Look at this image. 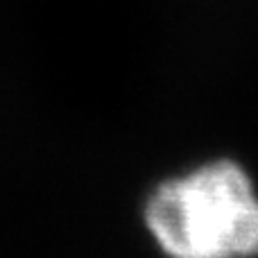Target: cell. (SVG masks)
I'll return each mask as SVG.
<instances>
[{
    "label": "cell",
    "mask_w": 258,
    "mask_h": 258,
    "mask_svg": "<svg viewBox=\"0 0 258 258\" xmlns=\"http://www.w3.org/2000/svg\"><path fill=\"white\" fill-rule=\"evenodd\" d=\"M141 218L165 258H258V190L229 156L154 183Z\"/></svg>",
    "instance_id": "cell-1"
}]
</instances>
